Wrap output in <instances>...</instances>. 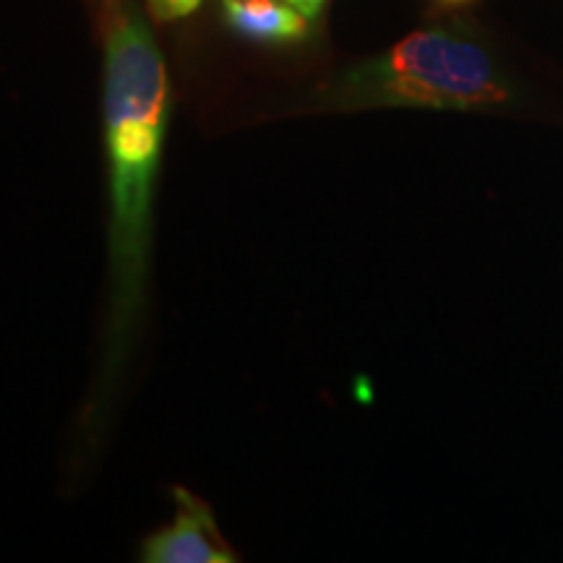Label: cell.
Masks as SVG:
<instances>
[{
    "instance_id": "1",
    "label": "cell",
    "mask_w": 563,
    "mask_h": 563,
    "mask_svg": "<svg viewBox=\"0 0 563 563\" xmlns=\"http://www.w3.org/2000/svg\"><path fill=\"white\" fill-rule=\"evenodd\" d=\"M170 121V81L154 34L125 9L104 40V154L110 183V298L104 347L87 428L97 433L115 397L146 313L162 146Z\"/></svg>"
},
{
    "instance_id": "2",
    "label": "cell",
    "mask_w": 563,
    "mask_h": 563,
    "mask_svg": "<svg viewBox=\"0 0 563 563\" xmlns=\"http://www.w3.org/2000/svg\"><path fill=\"white\" fill-rule=\"evenodd\" d=\"M511 100V84L481 42L439 26L412 32L321 91L327 110H501Z\"/></svg>"
},
{
    "instance_id": "3",
    "label": "cell",
    "mask_w": 563,
    "mask_h": 563,
    "mask_svg": "<svg viewBox=\"0 0 563 563\" xmlns=\"http://www.w3.org/2000/svg\"><path fill=\"white\" fill-rule=\"evenodd\" d=\"M175 517L141 543L146 563H235L232 551L209 504L188 488H173Z\"/></svg>"
},
{
    "instance_id": "4",
    "label": "cell",
    "mask_w": 563,
    "mask_h": 563,
    "mask_svg": "<svg viewBox=\"0 0 563 563\" xmlns=\"http://www.w3.org/2000/svg\"><path fill=\"white\" fill-rule=\"evenodd\" d=\"M235 34L262 45H290L308 37V16L287 0H220Z\"/></svg>"
},
{
    "instance_id": "5",
    "label": "cell",
    "mask_w": 563,
    "mask_h": 563,
    "mask_svg": "<svg viewBox=\"0 0 563 563\" xmlns=\"http://www.w3.org/2000/svg\"><path fill=\"white\" fill-rule=\"evenodd\" d=\"M152 13L162 21L183 19L201 5V0H146Z\"/></svg>"
},
{
    "instance_id": "6",
    "label": "cell",
    "mask_w": 563,
    "mask_h": 563,
    "mask_svg": "<svg viewBox=\"0 0 563 563\" xmlns=\"http://www.w3.org/2000/svg\"><path fill=\"white\" fill-rule=\"evenodd\" d=\"M287 3L295 5V9H298L300 13H306L308 19H313V16H319L321 5L327 3V0H287Z\"/></svg>"
},
{
    "instance_id": "7",
    "label": "cell",
    "mask_w": 563,
    "mask_h": 563,
    "mask_svg": "<svg viewBox=\"0 0 563 563\" xmlns=\"http://www.w3.org/2000/svg\"><path fill=\"white\" fill-rule=\"evenodd\" d=\"M441 5H449V9H456V5H467L473 3V0H439Z\"/></svg>"
}]
</instances>
